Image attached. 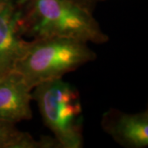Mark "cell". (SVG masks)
<instances>
[{"label":"cell","instance_id":"1","mask_svg":"<svg viewBox=\"0 0 148 148\" xmlns=\"http://www.w3.org/2000/svg\"><path fill=\"white\" fill-rule=\"evenodd\" d=\"M17 27L22 37H68L105 44L109 36L93 12L70 0H17Z\"/></svg>","mask_w":148,"mask_h":148},{"label":"cell","instance_id":"7","mask_svg":"<svg viewBox=\"0 0 148 148\" xmlns=\"http://www.w3.org/2000/svg\"><path fill=\"white\" fill-rule=\"evenodd\" d=\"M0 148H61L54 137L41 136L37 140L22 132L15 123L0 119Z\"/></svg>","mask_w":148,"mask_h":148},{"label":"cell","instance_id":"5","mask_svg":"<svg viewBox=\"0 0 148 148\" xmlns=\"http://www.w3.org/2000/svg\"><path fill=\"white\" fill-rule=\"evenodd\" d=\"M17 0H0V77L15 69L30 45L17 27Z\"/></svg>","mask_w":148,"mask_h":148},{"label":"cell","instance_id":"2","mask_svg":"<svg viewBox=\"0 0 148 148\" xmlns=\"http://www.w3.org/2000/svg\"><path fill=\"white\" fill-rule=\"evenodd\" d=\"M95 58L96 53L88 43L80 40L68 37L32 40L14 70L32 90L45 82L63 78Z\"/></svg>","mask_w":148,"mask_h":148},{"label":"cell","instance_id":"9","mask_svg":"<svg viewBox=\"0 0 148 148\" xmlns=\"http://www.w3.org/2000/svg\"><path fill=\"white\" fill-rule=\"evenodd\" d=\"M95 1L97 3V2H99V1H106V0H95Z\"/></svg>","mask_w":148,"mask_h":148},{"label":"cell","instance_id":"3","mask_svg":"<svg viewBox=\"0 0 148 148\" xmlns=\"http://www.w3.org/2000/svg\"><path fill=\"white\" fill-rule=\"evenodd\" d=\"M45 125L61 148H82L84 145L81 96L73 85L63 78L37 85L32 90Z\"/></svg>","mask_w":148,"mask_h":148},{"label":"cell","instance_id":"4","mask_svg":"<svg viewBox=\"0 0 148 148\" xmlns=\"http://www.w3.org/2000/svg\"><path fill=\"white\" fill-rule=\"evenodd\" d=\"M101 125L104 132L121 147H148V110L129 114L110 108L103 114Z\"/></svg>","mask_w":148,"mask_h":148},{"label":"cell","instance_id":"8","mask_svg":"<svg viewBox=\"0 0 148 148\" xmlns=\"http://www.w3.org/2000/svg\"><path fill=\"white\" fill-rule=\"evenodd\" d=\"M70 1L78 4L91 12H93V11L95 9V4H96V2L95 0H70Z\"/></svg>","mask_w":148,"mask_h":148},{"label":"cell","instance_id":"6","mask_svg":"<svg viewBox=\"0 0 148 148\" xmlns=\"http://www.w3.org/2000/svg\"><path fill=\"white\" fill-rule=\"evenodd\" d=\"M32 89L13 70L0 77V119L13 123L32 118Z\"/></svg>","mask_w":148,"mask_h":148}]
</instances>
